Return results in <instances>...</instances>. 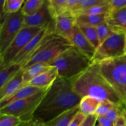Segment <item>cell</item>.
Returning a JSON list of instances; mask_svg holds the SVG:
<instances>
[{
	"instance_id": "obj_33",
	"label": "cell",
	"mask_w": 126,
	"mask_h": 126,
	"mask_svg": "<svg viewBox=\"0 0 126 126\" xmlns=\"http://www.w3.org/2000/svg\"><path fill=\"white\" fill-rule=\"evenodd\" d=\"M111 11H118L126 7V0H109Z\"/></svg>"
},
{
	"instance_id": "obj_12",
	"label": "cell",
	"mask_w": 126,
	"mask_h": 126,
	"mask_svg": "<svg viewBox=\"0 0 126 126\" xmlns=\"http://www.w3.org/2000/svg\"><path fill=\"white\" fill-rule=\"evenodd\" d=\"M76 25V17L66 12L55 18L54 32L60 36L71 41Z\"/></svg>"
},
{
	"instance_id": "obj_32",
	"label": "cell",
	"mask_w": 126,
	"mask_h": 126,
	"mask_svg": "<svg viewBox=\"0 0 126 126\" xmlns=\"http://www.w3.org/2000/svg\"><path fill=\"white\" fill-rule=\"evenodd\" d=\"M116 104L107 100L101 101L96 111L95 114L98 117L105 116L110 111L115 107Z\"/></svg>"
},
{
	"instance_id": "obj_21",
	"label": "cell",
	"mask_w": 126,
	"mask_h": 126,
	"mask_svg": "<svg viewBox=\"0 0 126 126\" xmlns=\"http://www.w3.org/2000/svg\"><path fill=\"white\" fill-rule=\"evenodd\" d=\"M108 15H80L76 17V26L97 27L106 22Z\"/></svg>"
},
{
	"instance_id": "obj_8",
	"label": "cell",
	"mask_w": 126,
	"mask_h": 126,
	"mask_svg": "<svg viewBox=\"0 0 126 126\" xmlns=\"http://www.w3.org/2000/svg\"><path fill=\"white\" fill-rule=\"evenodd\" d=\"M126 55L125 31L116 32L106 39L96 50L92 62H100Z\"/></svg>"
},
{
	"instance_id": "obj_1",
	"label": "cell",
	"mask_w": 126,
	"mask_h": 126,
	"mask_svg": "<svg viewBox=\"0 0 126 126\" xmlns=\"http://www.w3.org/2000/svg\"><path fill=\"white\" fill-rule=\"evenodd\" d=\"M81 99L74 91L71 79L58 77L33 114L32 121L47 123L60 114L78 107Z\"/></svg>"
},
{
	"instance_id": "obj_6",
	"label": "cell",
	"mask_w": 126,
	"mask_h": 126,
	"mask_svg": "<svg viewBox=\"0 0 126 126\" xmlns=\"http://www.w3.org/2000/svg\"><path fill=\"white\" fill-rule=\"evenodd\" d=\"M49 89L32 97L16 101L0 109V113L15 116L20 119L24 123H29L33 120V114Z\"/></svg>"
},
{
	"instance_id": "obj_24",
	"label": "cell",
	"mask_w": 126,
	"mask_h": 126,
	"mask_svg": "<svg viewBox=\"0 0 126 126\" xmlns=\"http://www.w3.org/2000/svg\"><path fill=\"white\" fill-rule=\"evenodd\" d=\"M107 1V0H78L76 4L70 10V13H71L76 17L79 14L86 11L87 9L96 5L105 3Z\"/></svg>"
},
{
	"instance_id": "obj_18",
	"label": "cell",
	"mask_w": 126,
	"mask_h": 126,
	"mask_svg": "<svg viewBox=\"0 0 126 126\" xmlns=\"http://www.w3.org/2000/svg\"><path fill=\"white\" fill-rule=\"evenodd\" d=\"M52 66L49 63H38L23 69V86H27L31 81L43 73L50 69Z\"/></svg>"
},
{
	"instance_id": "obj_35",
	"label": "cell",
	"mask_w": 126,
	"mask_h": 126,
	"mask_svg": "<svg viewBox=\"0 0 126 126\" xmlns=\"http://www.w3.org/2000/svg\"><path fill=\"white\" fill-rule=\"evenodd\" d=\"M97 122H98V125L96 126H115L116 124L110 120L105 116L98 117Z\"/></svg>"
},
{
	"instance_id": "obj_30",
	"label": "cell",
	"mask_w": 126,
	"mask_h": 126,
	"mask_svg": "<svg viewBox=\"0 0 126 126\" xmlns=\"http://www.w3.org/2000/svg\"><path fill=\"white\" fill-rule=\"evenodd\" d=\"M96 28L101 44H102L106 39H108L116 32L113 30L111 27L108 25L106 22H103L96 27Z\"/></svg>"
},
{
	"instance_id": "obj_20",
	"label": "cell",
	"mask_w": 126,
	"mask_h": 126,
	"mask_svg": "<svg viewBox=\"0 0 126 126\" xmlns=\"http://www.w3.org/2000/svg\"><path fill=\"white\" fill-rule=\"evenodd\" d=\"M100 102L101 100H100L89 96L83 97L79 106L80 113L86 116L95 114L96 111Z\"/></svg>"
},
{
	"instance_id": "obj_39",
	"label": "cell",
	"mask_w": 126,
	"mask_h": 126,
	"mask_svg": "<svg viewBox=\"0 0 126 126\" xmlns=\"http://www.w3.org/2000/svg\"><path fill=\"white\" fill-rule=\"evenodd\" d=\"M123 118H124V121H125L126 125V107L125 110H124V111H123Z\"/></svg>"
},
{
	"instance_id": "obj_10",
	"label": "cell",
	"mask_w": 126,
	"mask_h": 126,
	"mask_svg": "<svg viewBox=\"0 0 126 126\" xmlns=\"http://www.w3.org/2000/svg\"><path fill=\"white\" fill-rule=\"evenodd\" d=\"M54 26L46 27L34 36L25 47L15 58L12 63H17L24 67L41 46L55 33ZM11 63V64H12Z\"/></svg>"
},
{
	"instance_id": "obj_41",
	"label": "cell",
	"mask_w": 126,
	"mask_h": 126,
	"mask_svg": "<svg viewBox=\"0 0 126 126\" xmlns=\"http://www.w3.org/2000/svg\"><path fill=\"white\" fill-rule=\"evenodd\" d=\"M28 123H27V124H25L24 125H23L22 126H28Z\"/></svg>"
},
{
	"instance_id": "obj_4",
	"label": "cell",
	"mask_w": 126,
	"mask_h": 126,
	"mask_svg": "<svg viewBox=\"0 0 126 126\" xmlns=\"http://www.w3.org/2000/svg\"><path fill=\"white\" fill-rule=\"evenodd\" d=\"M98 63L102 76L126 105V54Z\"/></svg>"
},
{
	"instance_id": "obj_15",
	"label": "cell",
	"mask_w": 126,
	"mask_h": 126,
	"mask_svg": "<svg viewBox=\"0 0 126 126\" xmlns=\"http://www.w3.org/2000/svg\"><path fill=\"white\" fill-rule=\"evenodd\" d=\"M46 89H41L34 87V86H30V85H27V86L20 89L16 93H15L11 97L5 100L0 102V109L13 103V102L32 97V96Z\"/></svg>"
},
{
	"instance_id": "obj_38",
	"label": "cell",
	"mask_w": 126,
	"mask_h": 126,
	"mask_svg": "<svg viewBox=\"0 0 126 126\" xmlns=\"http://www.w3.org/2000/svg\"><path fill=\"white\" fill-rule=\"evenodd\" d=\"M115 126H126L125 121H124V119L123 118V116L119 118L118 121L116 123Z\"/></svg>"
},
{
	"instance_id": "obj_5",
	"label": "cell",
	"mask_w": 126,
	"mask_h": 126,
	"mask_svg": "<svg viewBox=\"0 0 126 126\" xmlns=\"http://www.w3.org/2000/svg\"><path fill=\"white\" fill-rule=\"evenodd\" d=\"M73 46L70 40L62 38L54 33L39 47L23 69L38 63H49L63 52Z\"/></svg>"
},
{
	"instance_id": "obj_25",
	"label": "cell",
	"mask_w": 126,
	"mask_h": 126,
	"mask_svg": "<svg viewBox=\"0 0 126 126\" xmlns=\"http://www.w3.org/2000/svg\"><path fill=\"white\" fill-rule=\"evenodd\" d=\"M82 34L97 50L101 45L96 27L91 26H78Z\"/></svg>"
},
{
	"instance_id": "obj_19",
	"label": "cell",
	"mask_w": 126,
	"mask_h": 126,
	"mask_svg": "<svg viewBox=\"0 0 126 126\" xmlns=\"http://www.w3.org/2000/svg\"><path fill=\"white\" fill-rule=\"evenodd\" d=\"M79 112V107L73 108L55 117L46 124L47 126H69Z\"/></svg>"
},
{
	"instance_id": "obj_34",
	"label": "cell",
	"mask_w": 126,
	"mask_h": 126,
	"mask_svg": "<svg viewBox=\"0 0 126 126\" xmlns=\"http://www.w3.org/2000/svg\"><path fill=\"white\" fill-rule=\"evenodd\" d=\"M98 116L96 114L87 116L82 123V126H96Z\"/></svg>"
},
{
	"instance_id": "obj_14",
	"label": "cell",
	"mask_w": 126,
	"mask_h": 126,
	"mask_svg": "<svg viewBox=\"0 0 126 126\" xmlns=\"http://www.w3.org/2000/svg\"><path fill=\"white\" fill-rule=\"evenodd\" d=\"M23 86V69L12 79L0 89V102L7 99L13 95Z\"/></svg>"
},
{
	"instance_id": "obj_13",
	"label": "cell",
	"mask_w": 126,
	"mask_h": 126,
	"mask_svg": "<svg viewBox=\"0 0 126 126\" xmlns=\"http://www.w3.org/2000/svg\"><path fill=\"white\" fill-rule=\"evenodd\" d=\"M71 41L74 46L91 60L94 57L96 49L84 36L78 26H75Z\"/></svg>"
},
{
	"instance_id": "obj_31",
	"label": "cell",
	"mask_w": 126,
	"mask_h": 126,
	"mask_svg": "<svg viewBox=\"0 0 126 126\" xmlns=\"http://www.w3.org/2000/svg\"><path fill=\"white\" fill-rule=\"evenodd\" d=\"M126 107L125 104L116 105L115 107L111 110L108 113L105 115L106 117L108 118L114 124L116 123L120 117L123 116V113Z\"/></svg>"
},
{
	"instance_id": "obj_36",
	"label": "cell",
	"mask_w": 126,
	"mask_h": 126,
	"mask_svg": "<svg viewBox=\"0 0 126 126\" xmlns=\"http://www.w3.org/2000/svg\"><path fill=\"white\" fill-rule=\"evenodd\" d=\"M86 117V116L79 112L74 118L69 126H82V123L84 121Z\"/></svg>"
},
{
	"instance_id": "obj_26",
	"label": "cell",
	"mask_w": 126,
	"mask_h": 126,
	"mask_svg": "<svg viewBox=\"0 0 126 126\" xmlns=\"http://www.w3.org/2000/svg\"><path fill=\"white\" fill-rule=\"evenodd\" d=\"M25 1L23 0H1L0 7L6 14H14L21 10Z\"/></svg>"
},
{
	"instance_id": "obj_3",
	"label": "cell",
	"mask_w": 126,
	"mask_h": 126,
	"mask_svg": "<svg viewBox=\"0 0 126 126\" xmlns=\"http://www.w3.org/2000/svg\"><path fill=\"white\" fill-rule=\"evenodd\" d=\"M91 63L92 60L73 46L49 64L56 69L59 78L72 79L88 68Z\"/></svg>"
},
{
	"instance_id": "obj_22",
	"label": "cell",
	"mask_w": 126,
	"mask_h": 126,
	"mask_svg": "<svg viewBox=\"0 0 126 126\" xmlns=\"http://www.w3.org/2000/svg\"><path fill=\"white\" fill-rule=\"evenodd\" d=\"M23 69L22 65L12 63L9 66L1 69L0 71V89L2 88L7 82L12 79L20 71Z\"/></svg>"
},
{
	"instance_id": "obj_37",
	"label": "cell",
	"mask_w": 126,
	"mask_h": 126,
	"mask_svg": "<svg viewBox=\"0 0 126 126\" xmlns=\"http://www.w3.org/2000/svg\"><path fill=\"white\" fill-rule=\"evenodd\" d=\"M28 126H47L46 123H41V122L31 121L28 124Z\"/></svg>"
},
{
	"instance_id": "obj_11",
	"label": "cell",
	"mask_w": 126,
	"mask_h": 126,
	"mask_svg": "<svg viewBox=\"0 0 126 126\" xmlns=\"http://www.w3.org/2000/svg\"><path fill=\"white\" fill-rule=\"evenodd\" d=\"M54 25L55 20L49 11L47 0L34 14L25 16L23 27H48Z\"/></svg>"
},
{
	"instance_id": "obj_16",
	"label": "cell",
	"mask_w": 126,
	"mask_h": 126,
	"mask_svg": "<svg viewBox=\"0 0 126 126\" xmlns=\"http://www.w3.org/2000/svg\"><path fill=\"white\" fill-rule=\"evenodd\" d=\"M58 77L59 76L56 69L51 67L46 71L33 79L27 85H30L41 89H48L53 84Z\"/></svg>"
},
{
	"instance_id": "obj_28",
	"label": "cell",
	"mask_w": 126,
	"mask_h": 126,
	"mask_svg": "<svg viewBox=\"0 0 126 126\" xmlns=\"http://www.w3.org/2000/svg\"><path fill=\"white\" fill-rule=\"evenodd\" d=\"M111 12V8L109 4V0L105 3L96 5L87 9L86 11L79 14L76 17L80 15H108Z\"/></svg>"
},
{
	"instance_id": "obj_27",
	"label": "cell",
	"mask_w": 126,
	"mask_h": 126,
	"mask_svg": "<svg viewBox=\"0 0 126 126\" xmlns=\"http://www.w3.org/2000/svg\"><path fill=\"white\" fill-rule=\"evenodd\" d=\"M45 0H27L25 1L21 11L24 16H30L37 12L43 6Z\"/></svg>"
},
{
	"instance_id": "obj_17",
	"label": "cell",
	"mask_w": 126,
	"mask_h": 126,
	"mask_svg": "<svg viewBox=\"0 0 126 126\" xmlns=\"http://www.w3.org/2000/svg\"><path fill=\"white\" fill-rule=\"evenodd\" d=\"M106 22L114 32L126 30V7L111 11L107 16Z\"/></svg>"
},
{
	"instance_id": "obj_29",
	"label": "cell",
	"mask_w": 126,
	"mask_h": 126,
	"mask_svg": "<svg viewBox=\"0 0 126 126\" xmlns=\"http://www.w3.org/2000/svg\"><path fill=\"white\" fill-rule=\"evenodd\" d=\"M25 124L27 123L15 116L0 113V126H22Z\"/></svg>"
},
{
	"instance_id": "obj_40",
	"label": "cell",
	"mask_w": 126,
	"mask_h": 126,
	"mask_svg": "<svg viewBox=\"0 0 126 126\" xmlns=\"http://www.w3.org/2000/svg\"><path fill=\"white\" fill-rule=\"evenodd\" d=\"M125 34H126V30H125Z\"/></svg>"
},
{
	"instance_id": "obj_9",
	"label": "cell",
	"mask_w": 126,
	"mask_h": 126,
	"mask_svg": "<svg viewBox=\"0 0 126 126\" xmlns=\"http://www.w3.org/2000/svg\"><path fill=\"white\" fill-rule=\"evenodd\" d=\"M25 16L22 11L9 14L0 25V55L2 54L23 27Z\"/></svg>"
},
{
	"instance_id": "obj_23",
	"label": "cell",
	"mask_w": 126,
	"mask_h": 126,
	"mask_svg": "<svg viewBox=\"0 0 126 126\" xmlns=\"http://www.w3.org/2000/svg\"><path fill=\"white\" fill-rule=\"evenodd\" d=\"M48 7L52 18L68 12V0H47Z\"/></svg>"
},
{
	"instance_id": "obj_2",
	"label": "cell",
	"mask_w": 126,
	"mask_h": 126,
	"mask_svg": "<svg viewBox=\"0 0 126 126\" xmlns=\"http://www.w3.org/2000/svg\"><path fill=\"white\" fill-rule=\"evenodd\" d=\"M71 81L74 91L81 98L89 96L116 105L125 104L102 76L98 62H92L88 68Z\"/></svg>"
},
{
	"instance_id": "obj_7",
	"label": "cell",
	"mask_w": 126,
	"mask_h": 126,
	"mask_svg": "<svg viewBox=\"0 0 126 126\" xmlns=\"http://www.w3.org/2000/svg\"><path fill=\"white\" fill-rule=\"evenodd\" d=\"M46 27H23L9 46L0 55V69L9 66L30 41Z\"/></svg>"
}]
</instances>
